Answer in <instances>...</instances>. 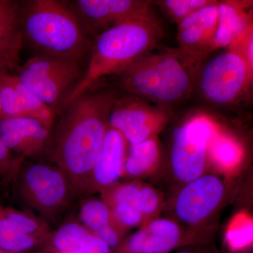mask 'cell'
Wrapping results in <instances>:
<instances>
[{
	"label": "cell",
	"mask_w": 253,
	"mask_h": 253,
	"mask_svg": "<svg viewBox=\"0 0 253 253\" xmlns=\"http://www.w3.org/2000/svg\"><path fill=\"white\" fill-rule=\"evenodd\" d=\"M118 97L116 89L96 84L59 113L51 159L74 195L84 192L91 184L93 169L109 128L110 113Z\"/></svg>",
	"instance_id": "6da1fadb"
},
{
	"label": "cell",
	"mask_w": 253,
	"mask_h": 253,
	"mask_svg": "<svg viewBox=\"0 0 253 253\" xmlns=\"http://www.w3.org/2000/svg\"><path fill=\"white\" fill-rule=\"evenodd\" d=\"M163 36L162 27L155 16L131 20L100 33L91 46L86 71L62 109L101 78L117 76L154 51Z\"/></svg>",
	"instance_id": "7a4b0ae2"
},
{
	"label": "cell",
	"mask_w": 253,
	"mask_h": 253,
	"mask_svg": "<svg viewBox=\"0 0 253 253\" xmlns=\"http://www.w3.org/2000/svg\"><path fill=\"white\" fill-rule=\"evenodd\" d=\"M198 68L178 49L152 51L118 74V84L127 94L171 107L192 92Z\"/></svg>",
	"instance_id": "3957f363"
},
{
	"label": "cell",
	"mask_w": 253,
	"mask_h": 253,
	"mask_svg": "<svg viewBox=\"0 0 253 253\" xmlns=\"http://www.w3.org/2000/svg\"><path fill=\"white\" fill-rule=\"evenodd\" d=\"M21 26L23 41H28L38 54L81 61L91 49L77 15L61 1H23Z\"/></svg>",
	"instance_id": "277c9868"
},
{
	"label": "cell",
	"mask_w": 253,
	"mask_h": 253,
	"mask_svg": "<svg viewBox=\"0 0 253 253\" xmlns=\"http://www.w3.org/2000/svg\"><path fill=\"white\" fill-rule=\"evenodd\" d=\"M16 78L59 115L68 96L81 81V61L36 54L15 69Z\"/></svg>",
	"instance_id": "5b68a950"
},
{
	"label": "cell",
	"mask_w": 253,
	"mask_h": 253,
	"mask_svg": "<svg viewBox=\"0 0 253 253\" xmlns=\"http://www.w3.org/2000/svg\"><path fill=\"white\" fill-rule=\"evenodd\" d=\"M12 184L21 198L45 218L52 219L69 204L71 186L57 168L42 163L21 165Z\"/></svg>",
	"instance_id": "8992f818"
},
{
	"label": "cell",
	"mask_w": 253,
	"mask_h": 253,
	"mask_svg": "<svg viewBox=\"0 0 253 253\" xmlns=\"http://www.w3.org/2000/svg\"><path fill=\"white\" fill-rule=\"evenodd\" d=\"M200 72L201 94L209 102L220 106L236 102L253 81V71L238 53L229 49L208 61Z\"/></svg>",
	"instance_id": "52a82bcc"
},
{
	"label": "cell",
	"mask_w": 253,
	"mask_h": 253,
	"mask_svg": "<svg viewBox=\"0 0 253 253\" xmlns=\"http://www.w3.org/2000/svg\"><path fill=\"white\" fill-rule=\"evenodd\" d=\"M217 131L214 123L204 116H196L173 133L171 165L181 182L187 183L203 175L210 144Z\"/></svg>",
	"instance_id": "ba28073f"
},
{
	"label": "cell",
	"mask_w": 253,
	"mask_h": 253,
	"mask_svg": "<svg viewBox=\"0 0 253 253\" xmlns=\"http://www.w3.org/2000/svg\"><path fill=\"white\" fill-rule=\"evenodd\" d=\"M170 111V107L149 104L131 95L119 96L110 113L109 127L119 131L129 144H139L162 130Z\"/></svg>",
	"instance_id": "9c48e42d"
},
{
	"label": "cell",
	"mask_w": 253,
	"mask_h": 253,
	"mask_svg": "<svg viewBox=\"0 0 253 253\" xmlns=\"http://www.w3.org/2000/svg\"><path fill=\"white\" fill-rule=\"evenodd\" d=\"M217 4L218 1H213L178 24L177 49L199 66L203 59L214 51Z\"/></svg>",
	"instance_id": "30bf717a"
},
{
	"label": "cell",
	"mask_w": 253,
	"mask_h": 253,
	"mask_svg": "<svg viewBox=\"0 0 253 253\" xmlns=\"http://www.w3.org/2000/svg\"><path fill=\"white\" fill-rule=\"evenodd\" d=\"M224 194V184L217 176H201L187 183L178 194L176 214L186 224H199L215 211Z\"/></svg>",
	"instance_id": "8fae6325"
},
{
	"label": "cell",
	"mask_w": 253,
	"mask_h": 253,
	"mask_svg": "<svg viewBox=\"0 0 253 253\" xmlns=\"http://www.w3.org/2000/svg\"><path fill=\"white\" fill-rule=\"evenodd\" d=\"M76 4L91 27L103 31L131 20L154 16L151 1L143 0H78Z\"/></svg>",
	"instance_id": "7c38bea8"
},
{
	"label": "cell",
	"mask_w": 253,
	"mask_h": 253,
	"mask_svg": "<svg viewBox=\"0 0 253 253\" xmlns=\"http://www.w3.org/2000/svg\"><path fill=\"white\" fill-rule=\"evenodd\" d=\"M50 134L51 128L36 118H0V140L19 157L40 154L47 144Z\"/></svg>",
	"instance_id": "4fadbf2b"
},
{
	"label": "cell",
	"mask_w": 253,
	"mask_h": 253,
	"mask_svg": "<svg viewBox=\"0 0 253 253\" xmlns=\"http://www.w3.org/2000/svg\"><path fill=\"white\" fill-rule=\"evenodd\" d=\"M181 242L177 224L168 219H158L121 242L113 253H168Z\"/></svg>",
	"instance_id": "5bb4252c"
},
{
	"label": "cell",
	"mask_w": 253,
	"mask_h": 253,
	"mask_svg": "<svg viewBox=\"0 0 253 253\" xmlns=\"http://www.w3.org/2000/svg\"><path fill=\"white\" fill-rule=\"evenodd\" d=\"M21 1L0 0V66L8 71H15L21 61Z\"/></svg>",
	"instance_id": "9a60e30c"
},
{
	"label": "cell",
	"mask_w": 253,
	"mask_h": 253,
	"mask_svg": "<svg viewBox=\"0 0 253 253\" xmlns=\"http://www.w3.org/2000/svg\"><path fill=\"white\" fill-rule=\"evenodd\" d=\"M126 141L119 131L109 127L92 171V183L99 186L112 185L124 172Z\"/></svg>",
	"instance_id": "2e32d148"
},
{
	"label": "cell",
	"mask_w": 253,
	"mask_h": 253,
	"mask_svg": "<svg viewBox=\"0 0 253 253\" xmlns=\"http://www.w3.org/2000/svg\"><path fill=\"white\" fill-rule=\"evenodd\" d=\"M249 4L241 1H218V23L214 50L229 47L253 29L252 14L246 10V5Z\"/></svg>",
	"instance_id": "e0dca14e"
},
{
	"label": "cell",
	"mask_w": 253,
	"mask_h": 253,
	"mask_svg": "<svg viewBox=\"0 0 253 253\" xmlns=\"http://www.w3.org/2000/svg\"><path fill=\"white\" fill-rule=\"evenodd\" d=\"M91 232L76 222L63 224L51 234L42 249L37 253L74 251L81 253Z\"/></svg>",
	"instance_id": "ac0fdd59"
},
{
	"label": "cell",
	"mask_w": 253,
	"mask_h": 253,
	"mask_svg": "<svg viewBox=\"0 0 253 253\" xmlns=\"http://www.w3.org/2000/svg\"><path fill=\"white\" fill-rule=\"evenodd\" d=\"M157 137L150 138L139 144H129L125 161L124 171L131 176H140L154 169L160 159Z\"/></svg>",
	"instance_id": "d6986e66"
},
{
	"label": "cell",
	"mask_w": 253,
	"mask_h": 253,
	"mask_svg": "<svg viewBox=\"0 0 253 253\" xmlns=\"http://www.w3.org/2000/svg\"><path fill=\"white\" fill-rule=\"evenodd\" d=\"M45 243L20 232L0 215V249L7 253H37Z\"/></svg>",
	"instance_id": "ffe728a7"
},
{
	"label": "cell",
	"mask_w": 253,
	"mask_h": 253,
	"mask_svg": "<svg viewBox=\"0 0 253 253\" xmlns=\"http://www.w3.org/2000/svg\"><path fill=\"white\" fill-rule=\"evenodd\" d=\"M0 102L3 118H33L22 96L15 87L12 75L3 67H0Z\"/></svg>",
	"instance_id": "44dd1931"
},
{
	"label": "cell",
	"mask_w": 253,
	"mask_h": 253,
	"mask_svg": "<svg viewBox=\"0 0 253 253\" xmlns=\"http://www.w3.org/2000/svg\"><path fill=\"white\" fill-rule=\"evenodd\" d=\"M208 156L219 167L229 169L239 164L243 151L234 139L216 131L210 144Z\"/></svg>",
	"instance_id": "7402d4cb"
},
{
	"label": "cell",
	"mask_w": 253,
	"mask_h": 253,
	"mask_svg": "<svg viewBox=\"0 0 253 253\" xmlns=\"http://www.w3.org/2000/svg\"><path fill=\"white\" fill-rule=\"evenodd\" d=\"M0 215L20 232L37 238L45 244L51 235L45 224L29 214L0 206Z\"/></svg>",
	"instance_id": "603a6c76"
},
{
	"label": "cell",
	"mask_w": 253,
	"mask_h": 253,
	"mask_svg": "<svg viewBox=\"0 0 253 253\" xmlns=\"http://www.w3.org/2000/svg\"><path fill=\"white\" fill-rule=\"evenodd\" d=\"M111 217L107 205L99 200H90L82 206L81 219L93 234L112 224Z\"/></svg>",
	"instance_id": "cb8c5ba5"
},
{
	"label": "cell",
	"mask_w": 253,
	"mask_h": 253,
	"mask_svg": "<svg viewBox=\"0 0 253 253\" xmlns=\"http://www.w3.org/2000/svg\"><path fill=\"white\" fill-rule=\"evenodd\" d=\"M212 0H163L156 1L173 21L179 24L190 15L212 3Z\"/></svg>",
	"instance_id": "d4e9b609"
},
{
	"label": "cell",
	"mask_w": 253,
	"mask_h": 253,
	"mask_svg": "<svg viewBox=\"0 0 253 253\" xmlns=\"http://www.w3.org/2000/svg\"><path fill=\"white\" fill-rule=\"evenodd\" d=\"M24 158L13 156L12 152L0 140V186L12 184Z\"/></svg>",
	"instance_id": "484cf974"
},
{
	"label": "cell",
	"mask_w": 253,
	"mask_h": 253,
	"mask_svg": "<svg viewBox=\"0 0 253 253\" xmlns=\"http://www.w3.org/2000/svg\"><path fill=\"white\" fill-rule=\"evenodd\" d=\"M112 215L120 224L126 227L139 225L144 217L134 205L126 203L113 204Z\"/></svg>",
	"instance_id": "4316f807"
},
{
	"label": "cell",
	"mask_w": 253,
	"mask_h": 253,
	"mask_svg": "<svg viewBox=\"0 0 253 253\" xmlns=\"http://www.w3.org/2000/svg\"><path fill=\"white\" fill-rule=\"evenodd\" d=\"M159 203V197L155 190L147 186H141L136 196V207L143 215L154 213Z\"/></svg>",
	"instance_id": "83f0119b"
},
{
	"label": "cell",
	"mask_w": 253,
	"mask_h": 253,
	"mask_svg": "<svg viewBox=\"0 0 253 253\" xmlns=\"http://www.w3.org/2000/svg\"><path fill=\"white\" fill-rule=\"evenodd\" d=\"M176 253H199L197 252H195V251H191V250H181V251H179Z\"/></svg>",
	"instance_id": "f1b7e54d"
},
{
	"label": "cell",
	"mask_w": 253,
	"mask_h": 253,
	"mask_svg": "<svg viewBox=\"0 0 253 253\" xmlns=\"http://www.w3.org/2000/svg\"><path fill=\"white\" fill-rule=\"evenodd\" d=\"M52 253H80L78 252H74V251H67V252H56Z\"/></svg>",
	"instance_id": "f546056e"
},
{
	"label": "cell",
	"mask_w": 253,
	"mask_h": 253,
	"mask_svg": "<svg viewBox=\"0 0 253 253\" xmlns=\"http://www.w3.org/2000/svg\"><path fill=\"white\" fill-rule=\"evenodd\" d=\"M1 67V66H0ZM3 118L2 111H1V102H0V118Z\"/></svg>",
	"instance_id": "4dcf8cb0"
},
{
	"label": "cell",
	"mask_w": 253,
	"mask_h": 253,
	"mask_svg": "<svg viewBox=\"0 0 253 253\" xmlns=\"http://www.w3.org/2000/svg\"><path fill=\"white\" fill-rule=\"evenodd\" d=\"M0 253H7L4 252V251H1V250L0 249Z\"/></svg>",
	"instance_id": "1f68e13d"
}]
</instances>
